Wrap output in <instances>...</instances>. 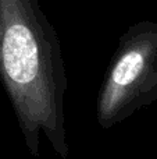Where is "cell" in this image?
Listing matches in <instances>:
<instances>
[{"label": "cell", "mask_w": 157, "mask_h": 159, "mask_svg": "<svg viewBox=\"0 0 157 159\" xmlns=\"http://www.w3.org/2000/svg\"><path fill=\"white\" fill-rule=\"evenodd\" d=\"M157 102V22L139 21L122 32L96 102L103 130Z\"/></svg>", "instance_id": "cell-2"}, {"label": "cell", "mask_w": 157, "mask_h": 159, "mask_svg": "<svg viewBox=\"0 0 157 159\" xmlns=\"http://www.w3.org/2000/svg\"><path fill=\"white\" fill-rule=\"evenodd\" d=\"M0 82L29 154L39 158L43 134L58 157L68 159V77L58 34L39 0H0Z\"/></svg>", "instance_id": "cell-1"}]
</instances>
